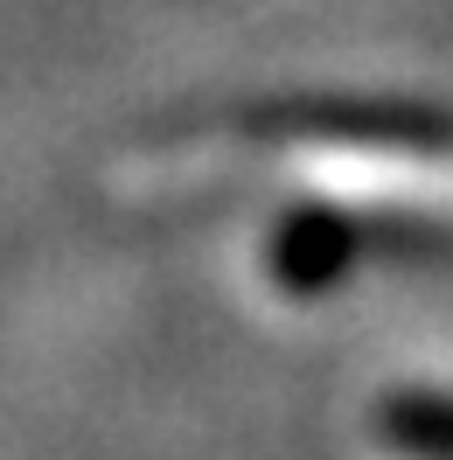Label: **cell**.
Here are the masks:
<instances>
[{
    "mask_svg": "<svg viewBox=\"0 0 453 460\" xmlns=\"http://www.w3.org/2000/svg\"><path fill=\"white\" fill-rule=\"evenodd\" d=\"M356 259V230L342 224L335 209H307V217H293L280 230V244H272V272H280L293 293H321L335 287L342 272Z\"/></svg>",
    "mask_w": 453,
    "mask_h": 460,
    "instance_id": "cell-1",
    "label": "cell"
},
{
    "mask_svg": "<svg viewBox=\"0 0 453 460\" xmlns=\"http://www.w3.org/2000/svg\"><path fill=\"white\" fill-rule=\"evenodd\" d=\"M377 432L404 460H453V391H391L377 404Z\"/></svg>",
    "mask_w": 453,
    "mask_h": 460,
    "instance_id": "cell-2",
    "label": "cell"
}]
</instances>
